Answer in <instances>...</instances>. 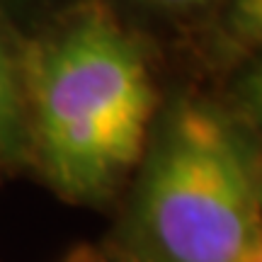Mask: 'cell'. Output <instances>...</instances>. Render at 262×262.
<instances>
[{"mask_svg": "<svg viewBox=\"0 0 262 262\" xmlns=\"http://www.w3.org/2000/svg\"><path fill=\"white\" fill-rule=\"evenodd\" d=\"M260 206H262V187H260Z\"/></svg>", "mask_w": 262, "mask_h": 262, "instance_id": "9", "label": "cell"}, {"mask_svg": "<svg viewBox=\"0 0 262 262\" xmlns=\"http://www.w3.org/2000/svg\"><path fill=\"white\" fill-rule=\"evenodd\" d=\"M29 158L73 202H102L136 172L158 119L148 56L104 5H83L19 66Z\"/></svg>", "mask_w": 262, "mask_h": 262, "instance_id": "1", "label": "cell"}, {"mask_svg": "<svg viewBox=\"0 0 262 262\" xmlns=\"http://www.w3.org/2000/svg\"><path fill=\"white\" fill-rule=\"evenodd\" d=\"M27 158L29 134L19 66L0 37V163L15 165Z\"/></svg>", "mask_w": 262, "mask_h": 262, "instance_id": "3", "label": "cell"}, {"mask_svg": "<svg viewBox=\"0 0 262 262\" xmlns=\"http://www.w3.org/2000/svg\"><path fill=\"white\" fill-rule=\"evenodd\" d=\"M262 182L224 110L182 97L156 119L129 221L143 262H238L262 228Z\"/></svg>", "mask_w": 262, "mask_h": 262, "instance_id": "2", "label": "cell"}, {"mask_svg": "<svg viewBox=\"0 0 262 262\" xmlns=\"http://www.w3.org/2000/svg\"><path fill=\"white\" fill-rule=\"evenodd\" d=\"M224 39L238 54H253L262 47V0H228Z\"/></svg>", "mask_w": 262, "mask_h": 262, "instance_id": "4", "label": "cell"}, {"mask_svg": "<svg viewBox=\"0 0 262 262\" xmlns=\"http://www.w3.org/2000/svg\"><path fill=\"white\" fill-rule=\"evenodd\" d=\"M83 262H143L139 257H134L131 253H114V255H100V257H85Z\"/></svg>", "mask_w": 262, "mask_h": 262, "instance_id": "7", "label": "cell"}, {"mask_svg": "<svg viewBox=\"0 0 262 262\" xmlns=\"http://www.w3.org/2000/svg\"><path fill=\"white\" fill-rule=\"evenodd\" d=\"M235 97H238L245 117L257 126H262V47L250 54V63L241 75Z\"/></svg>", "mask_w": 262, "mask_h": 262, "instance_id": "5", "label": "cell"}, {"mask_svg": "<svg viewBox=\"0 0 262 262\" xmlns=\"http://www.w3.org/2000/svg\"><path fill=\"white\" fill-rule=\"evenodd\" d=\"M156 5H163V8H189V5H196L202 0H150Z\"/></svg>", "mask_w": 262, "mask_h": 262, "instance_id": "8", "label": "cell"}, {"mask_svg": "<svg viewBox=\"0 0 262 262\" xmlns=\"http://www.w3.org/2000/svg\"><path fill=\"white\" fill-rule=\"evenodd\" d=\"M238 262H262V228L260 233L253 238V243H250V248L243 253V257Z\"/></svg>", "mask_w": 262, "mask_h": 262, "instance_id": "6", "label": "cell"}]
</instances>
